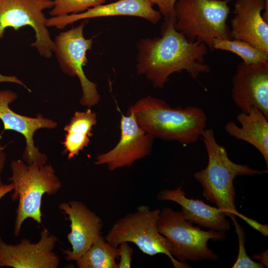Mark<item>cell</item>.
Returning <instances> with one entry per match:
<instances>
[{"label": "cell", "instance_id": "obj_16", "mask_svg": "<svg viewBox=\"0 0 268 268\" xmlns=\"http://www.w3.org/2000/svg\"><path fill=\"white\" fill-rule=\"evenodd\" d=\"M150 0H119L106 4L89 8L81 13L47 18L46 26L64 29L78 20L111 16H133L143 18L155 24L161 18V13L153 8Z\"/></svg>", "mask_w": 268, "mask_h": 268}, {"label": "cell", "instance_id": "obj_9", "mask_svg": "<svg viewBox=\"0 0 268 268\" xmlns=\"http://www.w3.org/2000/svg\"><path fill=\"white\" fill-rule=\"evenodd\" d=\"M53 4V0H0V39L8 27L17 30L23 26H31L36 38L31 46L41 56L50 58L54 42L46 26L47 18L43 11L52 8ZM1 76L0 73V78Z\"/></svg>", "mask_w": 268, "mask_h": 268}, {"label": "cell", "instance_id": "obj_26", "mask_svg": "<svg viewBox=\"0 0 268 268\" xmlns=\"http://www.w3.org/2000/svg\"><path fill=\"white\" fill-rule=\"evenodd\" d=\"M5 146L2 145L0 142V187L3 184L1 179V173L4 167L6 160V154L5 151Z\"/></svg>", "mask_w": 268, "mask_h": 268}, {"label": "cell", "instance_id": "obj_25", "mask_svg": "<svg viewBox=\"0 0 268 268\" xmlns=\"http://www.w3.org/2000/svg\"><path fill=\"white\" fill-rule=\"evenodd\" d=\"M236 216L245 221L250 226L259 231L265 236L268 235V224H262L257 221L256 220L249 218L239 212L236 214Z\"/></svg>", "mask_w": 268, "mask_h": 268}, {"label": "cell", "instance_id": "obj_21", "mask_svg": "<svg viewBox=\"0 0 268 268\" xmlns=\"http://www.w3.org/2000/svg\"><path fill=\"white\" fill-rule=\"evenodd\" d=\"M233 53L246 64L268 62V54L245 42L234 39L213 40V50Z\"/></svg>", "mask_w": 268, "mask_h": 268}, {"label": "cell", "instance_id": "obj_8", "mask_svg": "<svg viewBox=\"0 0 268 268\" xmlns=\"http://www.w3.org/2000/svg\"><path fill=\"white\" fill-rule=\"evenodd\" d=\"M88 21H83L78 26L60 33L54 42L55 53L63 71L66 74L77 76L80 81L82 96L80 103L91 107L97 105L100 99L96 84L89 80L83 71V67L88 62L87 51L90 50L93 38L86 39L83 28Z\"/></svg>", "mask_w": 268, "mask_h": 268}, {"label": "cell", "instance_id": "obj_19", "mask_svg": "<svg viewBox=\"0 0 268 268\" xmlns=\"http://www.w3.org/2000/svg\"><path fill=\"white\" fill-rule=\"evenodd\" d=\"M97 122V115L88 108L85 111H76L64 130L67 132L63 142L64 152L67 158L77 156L87 146L93 135V127Z\"/></svg>", "mask_w": 268, "mask_h": 268}, {"label": "cell", "instance_id": "obj_27", "mask_svg": "<svg viewBox=\"0 0 268 268\" xmlns=\"http://www.w3.org/2000/svg\"><path fill=\"white\" fill-rule=\"evenodd\" d=\"M252 259L257 260L264 267H268V251H265L262 253L256 254L252 256Z\"/></svg>", "mask_w": 268, "mask_h": 268}, {"label": "cell", "instance_id": "obj_7", "mask_svg": "<svg viewBox=\"0 0 268 268\" xmlns=\"http://www.w3.org/2000/svg\"><path fill=\"white\" fill-rule=\"evenodd\" d=\"M186 220L181 211L171 207L160 210L157 222L159 232L167 238L172 245L171 254L177 260L217 261L218 256L207 246L208 241H222L225 233L209 229L204 231Z\"/></svg>", "mask_w": 268, "mask_h": 268}, {"label": "cell", "instance_id": "obj_4", "mask_svg": "<svg viewBox=\"0 0 268 268\" xmlns=\"http://www.w3.org/2000/svg\"><path fill=\"white\" fill-rule=\"evenodd\" d=\"M10 168L12 175L9 180L13 185V191L11 199L18 200L13 231L14 235L18 236L26 219L41 223L43 196L56 194L62 184L50 164H28L18 159L12 161Z\"/></svg>", "mask_w": 268, "mask_h": 268}, {"label": "cell", "instance_id": "obj_12", "mask_svg": "<svg viewBox=\"0 0 268 268\" xmlns=\"http://www.w3.org/2000/svg\"><path fill=\"white\" fill-rule=\"evenodd\" d=\"M232 83V99L242 112L254 107L268 118V62L240 63Z\"/></svg>", "mask_w": 268, "mask_h": 268}, {"label": "cell", "instance_id": "obj_15", "mask_svg": "<svg viewBox=\"0 0 268 268\" xmlns=\"http://www.w3.org/2000/svg\"><path fill=\"white\" fill-rule=\"evenodd\" d=\"M59 207L68 216L70 232L67 236L71 250H63L67 261L78 260L101 234L103 221L83 202L70 201L62 202Z\"/></svg>", "mask_w": 268, "mask_h": 268}, {"label": "cell", "instance_id": "obj_1", "mask_svg": "<svg viewBox=\"0 0 268 268\" xmlns=\"http://www.w3.org/2000/svg\"><path fill=\"white\" fill-rule=\"evenodd\" d=\"M176 20L175 14L164 16L161 37L141 38L137 44V74L144 75L156 88H163L175 72L185 71L197 79L210 71L204 60L207 46L189 41L175 29Z\"/></svg>", "mask_w": 268, "mask_h": 268}, {"label": "cell", "instance_id": "obj_3", "mask_svg": "<svg viewBox=\"0 0 268 268\" xmlns=\"http://www.w3.org/2000/svg\"><path fill=\"white\" fill-rule=\"evenodd\" d=\"M207 155L206 167L195 174L202 187V196L225 212L227 216L239 212L235 204L234 180L238 176H252L268 173L253 169L246 165L234 163L225 148L216 140L213 131L205 129L201 135Z\"/></svg>", "mask_w": 268, "mask_h": 268}, {"label": "cell", "instance_id": "obj_18", "mask_svg": "<svg viewBox=\"0 0 268 268\" xmlns=\"http://www.w3.org/2000/svg\"><path fill=\"white\" fill-rule=\"evenodd\" d=\"M241 127L230 121L225 125V130L230 136L252 145L263 155L268 167V118L258 108L252 107L247 112L236 117Z\"/></svg>", "mask_w": 268, "mask_h": 268}, {"label": "cell", "instance_id": "obj_17", "mask_svg": "<svg viewBox=\"0 0 268 268\" xmlns=\"http://www.w3.org/2000/svg\"><path fill=\"white\" fill-rule=\"evenodd\" d=\"M157 199L177 203L181 207L180 211L184 218L200 226L224 233L230 229V223L225 212L201 200L187 198L182 186L176 189L163 190L158 194Z\"/></svg>", "mask_w": 268, "mask_h": 268}, {"label": "cell", "instance_id": "obj_6", "mask_svg": "<svg viewBox=\"0 0 268 268\" xmlns=\"http://www.w3.org/2000/svg\"><path fill=\"white\" fill-rule=\"evenodd\" d=\"M160 212L158 208L151 209L148 205H140L134 212L117 220L105 238L115 247L124 242H131L147 255H166L175 268H190L186 263L181 262L171 255V243L157 228Z\"/></svg>", "mask_w": 268, "mask_h": 268}, {"label": "cell", "instance_id": "obj_28", "mask_svg": "<svg viewBox=\"0 0 268 268\" xmlns=\"http://www.w3.org/2000/svg\"><path fill=\"white\" fill-rule=\"evenodd\" d=\"M177 0H166L164 11L162 13L164 16L174 14V5Z\"/></svg>", "mask_w": 268, "mask_h": 268}, {"label": "cell", "instance_id": "obj_11", "mask_svg": "<svg viewBox=\"0 0 268 268\" xmlns=\"http://www.w3.org/2000/svg\"><path fill=\"white\" fill-rule=\"evenodd\" d=\"M58 240L46 228L36 243L23 238L16 245L7 244L0 236V268H57L60 260L54 250Z\"/></svg>", "mask_w": 268, "mask_h": 268}, {"label": "cell", "instance_id": "obj_22", "mask_svg": "<svg viewBox=\"0 0 268 268\" xmlns=\"http://www.w3.org/2000/svg\"><path fill=\"white\" fill-rule=\"evenodd\" d=\"M107 0H53V6L49 12L52 16L78 13L103 4Z\"/></svg>", "mask_w": 268, "mask_h": 268}, {"label": "cell", "instance_id": "obj_13", "mask_svg": "<svg viewBox=\"0 0 268 268\" xmlns=\"http://www.w3.org/2000/svg\"><path fill=\"white\" fill-rule=\"evenodd\" d=\"M17 98L16 93L10 90L0 91V120L3 125V131H13L23 135L26 141L23 153L25 162L28 164L33 163L46 164L47 157L41 153L35 146L34 135L40 129H54L58 124L56 122L41 115L33 118L15 112L9 105Z\"/></svg>", "mask_w": 268, "mask_h": 268}, {"label": "cell", "instance_id": "obj_30", "mask_svg": "<svg viewBox=\"0 0 268 268\" xmlns=\"http://www.w3.org/2000/svg\"><path fill=\"white\" fill-rule=\"evenodd\" d=\"M150 1L153 5L156 4L158 6L160 12L162 14L164 11L166 0H150Z\"/></svg>", "mask_w": 268, "mask_h": 268}, {"label": "cell", "instance_id": "obj_5", "mask_svg": "<svg viewBox=\"0 0 268 268\" xmlns=\"http://www.w3.org/2000/svg\"><path fill=\"white\" fill-rule=\"evenodd\" d=\"M231 0H177L175 29L190 42L204 43L213 50V40H232L227 24Z\"/></svg>", "mask_w": 268, "mask_h": 268}, {"label": "cell", "instance_id": "obj_23", "mask_svg": "<svg viewBox=\"0 0 268 268\" xmlns=\"http://www.w3.org/2000/svg\"><path fill=\"white\" fill-rule=\"evenodd\" d=\"M236 215L229 216L231 219L235 226V232L237 234L238 240V253L235 263L232 268H264V266L259 262H255L250 258L246 253L245 247L246 242V233L244 228L238 222Z\"/></svg>", "mask_w": 268, "mask_h": 268}, {"label": "cell", "instance_id": "obj_29", "mask_svg": "<svg viewBox=\"0 0 268 268\" xmlns=\"http://www.w3.org/2000/svg\"><path fill=\"white\" fill-rule=\"evenodd\" d=\"M13 185L11 183L8 184H3L0 187V200L8 193L12 191Z\"/></svg>", "mask_w": 268, "mask_h": 268}, {"label": "cell", "instance_id": "obj_14", "mask_svg": "<svg viewBox=\"0 0 268 268\" xmlns=\"http://www.w3.org/2000/svg\"><path fill=\"white\" fill-rule=\"evenodd\" d=\"M231 20L232 39L268 54V7L265 0H237Z\"/></svg>", "mask_w": 268, "mask_h": 268}, {"label": "cell", "instance_id": "obj_20", "mask_svg": "<svg viewBox=\"0 0 268 268\" xmlns=\"http://www.w3.org/2000/svg\"><path fill=\"white\" fill-rule=\"evenodd\" d=\"M119 249L100 234L90 248L76 261L79 268H118Z\"/></svg>", "mask_w": 268, "mask_h": 268}, {"label": "cell", "instance_id": "obj_2", "mask_svg": "<svg viewBox=\"0 0 268 268\" xmlns=\"http://www.w3.org/2000/svg\"><path fill=\"white\" fill-rule=\"evenodd\" d=\"M129 108L139 126L154 138L190 144L196 142L205 129L206 115L197 106L173 108L148 95Z\"/></svg>", "mask_w": 268, "mask_h": 268}, {"label": "cell", "instance_id": "obj_10", "mask_svg": "<svg viewBox=\"0 0 268 268\" xmlns=\"http://www.w3.org/2000/svg\"><path fill=\"white\" fill-rule=\"evenodd\" d=\"M121 137L116 146L98 155L97 165H106L110 171L129 167L136 161L149 155L154 138L138 124L133 112L129 108L127 115L121 113Z\"/></svg>", "mask_w": 268, "mask_h": 268}, {"label": "cell", "instance_id": "obj_24", "mask_svg": "<svg viewBox=\"0 0 268 268\" xmlns=\"http://www.w3.org/2000/svg\"><path fill=\"white\" fill-rule=\"evenodd\" d=\"M119 263L118 264V268H131L132 255L133 250L128 242H124L120 243L118 247Z\"/></svg>", "mask_w": 268, "mask_h": 268}]
</instances>
